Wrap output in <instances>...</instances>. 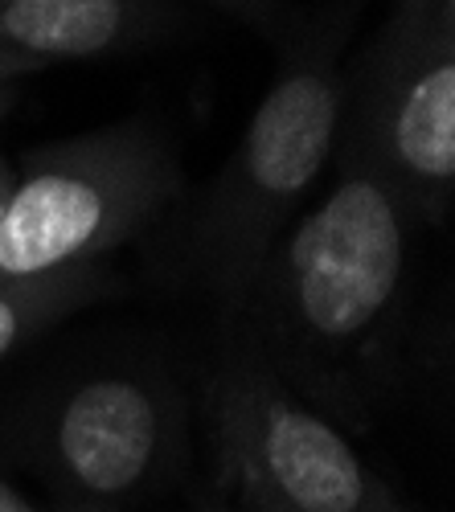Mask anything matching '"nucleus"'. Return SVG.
Instances as JSON below:
<instances>
[{"label":"nucleus","instance_id":"14","mask_svg":"<svg viewBox=\"0 0 455 512\" xmlns=\"http://www.w3.org/2000/svg\"><path fill=\"white\" fill-rule=\"evenodd\" d=\"M197 512H242V508H234V504H218V500H214V504H201Z\"/></svg>","mask_w":455,"mask_h":512},{"label":"nucleus","instance_id":"4","mask_svg":"<svg viewBox=\"0 0 455 512\" xmlns=\"http://www.w3.org/2000/svg\"><path fill=\"white\" fill-rule=\"evenodd\" d=\"M177 193L173 144L136 119L29 152L0 222V283L103 263Z\"/></svg>","mask_w":455,"mask_h":512},{"label":"nucleus","instance_id":"3","mask_svg":"<svg viewBox=\"0 0 455 512\" xmlns=\"http://www.w3.org/2000/svg\"><path fill=\"white\" fill-rule=\"evenodd\" d=\"M337 168L378 177L419 226L455 201V0H394L345 70Z\"/></svg>","mask_w":455,"mask_h":512},{"label":"nucleus","instance_id":"12","mask_svg":"<svg viewBox=\"0 0 455 512\" xmlns=\"http://www.w3.org/2000/svg\"><path fill=\"white\" fill-rule=\"evenodd\" d=\"M13 185H17V168H13L9 156H0V222H5V209H9Z\"/></svg>","mask_w":455,"mask_h":512},{"label":"nucleus","instance_id":"11","mask_svg":"<svg viewBox=\"0 0 455 512\" xmlns=\"http://www.w3.org/2000/svg\"><path fill=\"white\" fill-rule=\"evenodd\" d=\"M33 70H41V66L29 62V58H17L9 50H0V87H5V82H17L21 74H33Z\"/></svg>","mask_w":455,"mask_h":512},{"label":"nucleus","instance_id":"10","mask_svg":"<svg viewBox=\"0 0 455 512\" xmlns=\"http://www.w3.org/2000/svg\"><path fill=\"white\" fill-rule=\"evenodd\" d=\"M0 512H66V508H46V504H37V500H29L17 484H9L5 476H0Z\"/></svg>","mask_w":455,"mask_h":512},{"label":"nucleus","instance_id":"1","mask_svg":"<svg viewBox=\"0 0 455 512\" xmlns=\"http://www.w3.org/2000/svg\"><path fill=\"white\" fill-rule=\"evenodd\" d=\"M415 226L378 177L337 168L230 304L242 349L316 410H365L398 332Z\"/></svg>","mask_w":455,"mask_h":512},{"label":"nucleus","instance_id":"2","mask_svg":"<svg viewBox=\"0 0 455 512\" xmlns=\"http://www.w3.org/2000/svg\"><path fill=\"white\" fill-rule=\"evenodd\" d=\"M349 9L292 25L283 58L226 164L181 234V267L234 304L287 222L304 209L337 148Z\"/></svg>","mask_w":455,"mask_h":512},{"label":"nucleus","instance_id":"5","mask_svg":"<svg viewBox=\"0 0 455 512\" xmlns=\"http://www.w3.org/2000/svg\"><path fill=\"white\" fill-rule=\"evenodd\" d=\"M214 443L242 512H406L324 410L308 406L246 349H234L214 386Z\"/></svg>","mask_w":455,"mask_h":512},{"label":"nucleus","instance_id":"9","mask_svg":"<svg viewBox=\"0 0 455 512\" xmlns=\"http://www.w3.org/2000/svg\"><path fill=\"white\" fill-rule=\"evenodd\" d=\"M201 5H210L242 25H251V29H279L283 25V0H201Z\"/></svg>","mask_w":455,"mask_h":512},{"label":"nucleus","instance_id":"7","mask_svg":"<svg viewBox=\"0 0 455 512\" xmlns=\"http://www.w3.org/2000/svg\"><path fill=\"white\" fill-rule=\"evenodd\" d=\"M177 0H0V50L46 62H99L173 37Z\"/></svg>","mask_w":455,"mask_h":512},{"label":"nucleus","instance_id":"8","mask_svg":"<svg viewBox=\"0 0 455 512\" xmlns=\"http://www.w3.org/2000/svg\"><path fill=\"white\" fill-rule=\"evenodd\" d=\"M111 291H115V279L103 263L41 275V279L0 283V361L13 357L21 345H29L37 332L54 328L70 312L95 304L99 295H111Z\"/></svg>","mask_w":455,"mask_h":512},{"label":"nucleus","instance_id":"13","mask_svg":"<svg viewBox=\"0 0 455 512\" xmlns=\"http://www.w3.org/2000/svg\"><path fill=\"white\" fill-rule=\"evenodd\" d=\"M9 107H13V82H5V87H0V119H5Z\"/></svg>","mask_w":455,"mask_h":512},{"label":"nucleus","instance_id":"6","mask_svg":"<svg viewBox=\"0 0 455 512\" xmlns=\"http://www.w3.org/2000/svg\"><path fill=\"white\" fill-rule=\"evenodd\" d=\"M25 439L66 512H123L160 492L181 463L185 406L160 369L107 365L58 386Z\"/></svg>","mask_w":455,"mask_h":512}]
</instances>
